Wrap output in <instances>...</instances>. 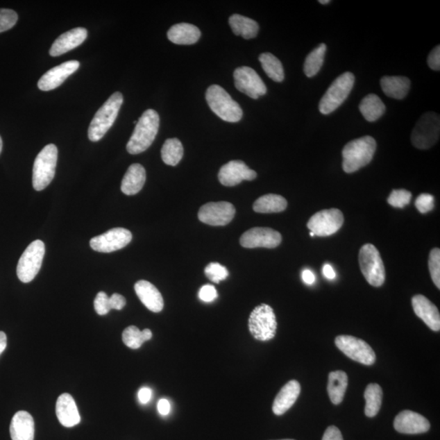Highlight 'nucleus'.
<instances>
[{
	"instance_id": "obj_2",
	"label": "nucleus",
	"mask_w": 440,
	"mask_h": 440,
	"mask_svg": "<svg viewBox=\"0 0 440 440\" xmlns=\"http://www.w3.org/2000/svg\"><path fill=\"white\" fill-rule=\"evenodd\" d=\"M376 140L366 135L346 144L343 149V169L354 173L367 166L376 152Z\"/></svg>"
},
{
	"instance_id": "obj_8",
	"label": "nucleus",
	"mask_w": 440,
	"mask_h": 440,
	"mask_svg": "<svg viewBox=\"0 0 440 440\" xmlns=\"http://www.w3.org/2000/svg\"><path fill=\"white\" fill-rule=\"evenodd\" d=\"M278 322L273 309L268 304H261L252 311L249 318V330L256 340L269 341L277 333Z\"/></svg>"
},
{
	"instance_id": "obj_35",
	"label": "nucleus",
	"mask_w": 440,
	"mask_h": 440,
	"mask_svg": "<svg viewBox=\"0 0 440 440\" xmlns=\"http://www.w3.org/2000/svg\"><path fill=\"white\" fill-rule=\"evenodd\" d=\"M259 59L266 76L277 83H280L284 81V68L278 58H276L273 54L265 53H262Z\"/></svg>"
},
{
	"instance_id": "obj_7",
	"label": "nucleus",
	"mask_w": 440,
	"mask_h": 440,
	"mask_svg": "<svg viewBox=\"0 0 440 440\" xmlns=\"http://www.w3.org/2000/svg\"><path fill=\"white\" fill-rule=\"evenodd\" d=\"M360 270L365 280L374 287H380L385 282V266L380 253L372 244H365L359 253Z\"/></svg>"
},
{
	"instance_id": "obj_28",
	"label": "nucleus",
	"mask_w": 440,
	"mask_h": 440,
	"mask_svg": "<svg viewBox=\"0 0 440 440\" xmlns=\"http://www.w3.org/2000/svg\"><path fill=\"white\" fill-rule=\"evenodd\" d=\"M411 83L404 76H385L381 79L382 91L393 99L402 100L408 95Z\"/></svg>"
},
{
	"instance_id": "obj_37",
	"label": "nucleus",
	"mask_w": 440,
	"mask_h": 440,
	"mask_svg": "<svg viewBox=\"0 0 440 440\" xmlns=\"http://www.w3.org/2000/svg\"><path fill=\"white\" fill-rule=\"evenodd\" d=\"M153 334L151 330L145 329L140 331L137 327L130 325L124 331L123 341L124 344L132 349H138L144 341L151 340Z\"/></svg>"
},
{
	"instance_id": "obj_31",
	"label": "nucleus",
	"mask_w": 440,
	"mask_h": 440,
	"mask_svg": "<svg viewBox=\"0 0 440 440\" xmlns=\"http://www.w3.org/2000/svg\"><path fill=\"white\" fill-rule=\"evenodd\" d=\"M287 205V201L282 196L266 194L255 201L253 209L257 213H278L284 212Z\"/></svg>"
},
{
	"instance_id": "obj_10",
	"label": "nucleus",
	"mask_w": 440,
	"mask_h": 440,
	"mask_svg": "<svg viewBox=\"0 0 440 440\" xmlns=\"http://www.w3.org/2000/svg\"><path fill=\"white\" fill-rule=\"evenodd\" d=\"M45 254L44 243L40 240L33 242L28 246L18 262L17 274L23 283H29L35 279L41 269Z\"/></svg>"
},
{
	"instance_id": "obj_6",
	"label": "nucleus",
	"mask_w": 440,
	"mask_h": 440,
	"mask_svg": "<svg viewBox=\"0 0 440 440\" xmlns=\"http://www.w3.org/2000/svg\"><path fill=\"white\" fill-rule=\"evenodd\" d=\"M354 83V74L350 72H346L337 78L321 98L319 104L321 113L327 115L338 109L350 95Z\"/></svg>"
},
{
	"instance_id": "obj_55",
	"label": "nucleus",
	"mask_w": 440,
	"mask_h": 440,
	"mask_svg": "<svg viewBox=\"0 0 440 440\" xmlns=\"http://www.w3.org/2000/svg\"><path fill=\"white\" fill-rule=\"evenodd\" d=\"M310 236H312V237H314V236H315V235H314V233H313V232H311V233H310Z\"/></svg>"
},
{
	"instance_id": "obj_33",
	"label": "nucleus",
	"mask_w": 440,
	"mask_h": 440,
	"mask_svg": "<svg viewBox=\"0 0 440 440\" xmlns=\"http://www.w3.org/2000/svg\"><path fill=\"white\" fill-rule=\"evenodd\" d=\"M365 405L364 414L369 418H373L380 410L382 402V390L380 386L376 383L368 385L364 391Z\"/></svg>"
},
{
	"instance_id": "obj_47",
	"label": "nucleus",
	"mask_w": 440,
	"mask_h": 440,
	"mask_svg": "<svg viewBox=\"0 0 440 440\" xmlns=\"http://www.w3.org/2000/svg\"><path fill=\"white\" fill-rule=\"evenodd\" d=\"M110 307L111 309H115V310H121L126 306V298L121 296L119 294H114L110 298Z\"/></svg>"
},
{
	"instance_id": "obj_16",
	"label": "nucleus",
	"mask_w": 440,
	"mask_h": 440,
	"mask_svg": "<svg viewBox=\"0 0 440 440\" xmlns=\"http://www.w3.org/2000/svg\"><path fill=\"white\" fill-rule=\"evenodd\" d=\"M282 237L278 231L269 228H253L243 233L240 243L242 246L254 248H268L273 249L282 243Z\"/></svg>"
},
{
	"instance_id": "obj_29",
	"label": "nucleus",
	"mask_w": 440,
	"mask_h": 440,
	"mask_svg": "<svg viewBox=\"0 0 440 440\" xmlns=\"http://www.w3.org/2000/svg\"><path fill=\"white\" fill-rule=\"evenodd\" d=\"M348 383V378L345 372L338 371L330 373L327 390L333 404L339 405L343 402Z\"/></svg>"
},
{
	"instance_id": "obj_13",
	"label": "nucleus",
	"mask_w": 440,
	"mask_h": 440,
	"mask_svg": "<svg viewBox=\"0 0 440 440\" xmlns=\"http://www.w3.org/2000/svg\"><path fill=\"white\" fill-rule=\"evenodd\" d=\"M133 240V234L124 228H112L110 230L93 237L90 246L93 251L111 253L123 249Z\"/></svg>"
},
{
	"instance_id": "obj_52",
	"label": "nucleus",
	"mask_w": 440,
	"mask_h": 440,
	"mask_svg": "<svg viewBox=\"0 0 440 440\" xmlns=\"http://www.w3.org/2000/svg\"><path fill=\"white\" fill-rule=\"evenodd\" d=\"M7 348V336L3 332L0 331V355L3 353V350Z\"/></svg>"
},
{
	"instance_id": "obj_41",
	"label": "nucleus",
	"mask_w": 440,
	"mask_h": 440,
	"mask_svg": "<svg viewBox=\"0 0 440 440\" xmlns=\"http://www.w3.org/2000/svg\"><path fill=\"white\" fill-rule=\"evenodd\" d=\"M18 15L8 8H0V33L6 32L17 24Z\"/></svg>"
},
{
	"instance_id": "obj_27",
	"label": "nucleus",
	"mask_w": 440,
	"mask_h": 440,
	"mask_svg": "<svg viewBox=\"0 0 440 440\" xmlns=\"http://www.w3.org/2000/svg\"><path fill=\"white\" fill-rule=\"evenodd\" d=\"M201 37V31L198 27L189 23H179L171 27L167 32V38L173 44L179 45H191L198 42Z\"/></svg>"
},
{
	"instance_id": "obj_56",
	"label": "nucleus",
	"mask_w": 440,
	"mask_h": 440,
	"mask_svg": "<svg viewBox=\"0 0 440 440\" xmlns=\"http://www.w3.org/2000/svg\"><path fill=\"white\" fill-rule=\"evenodd\" d=\"M282 440H294V439H282Z\"/></svg>"
},
{
	"instance_id": "obj_54",
	"label": "nucleus",
	"mask_w": 440,
	"mask_h": 440,
	"mask_svg": "<svg viewBox=\"0 0 440 440\" xmlns=\"http://www.w3.org/2000/svg\"><path fill=\"white\" fill-rule=\"evenodd\" d=\"M3 149V140L1 137H0V153H1Z\"/></svg>"
},
{
	"instance_id": "obj_50",
	"label": "nucleus",
	"mask_w": 440,
	"mask_h": 440,
	"mask_svg": "<svg viewBox=\"0 0 440 440\" xmlns=\"http://www.w3.org/2000/svg\"><path fill=\"white\" fill-rule=\"evenodd\" d=\"M302 278L304 282L307 285H312L315 282V275L310 270H304L302 273Z\"/></svg>"
},
{
	"instance_id": "obj_11",
	"label": "nucleus",
	"mask_w": 440,
	"mask_h": 440,
	"mask_svg": "<svg viewBox=\"0 0 440 440\" xmlns=\"http://www.w3.org/2000/svg\"><path fill=\"white\" fill-rule=\"evenodd\" d=\"M335 344L346 357L365 365L375 362L376 355L371 346L362 339L353 336L341 335L335 339Z\"/></svg>"
},
{
	"instance_id": "obj_45",
	"label": "nucleus",
	"mask_w": 440,
	"mask_h": 440,
	"mask_svg": "<svg viewBox=\"0 0 440 440\" xmlns=\"http://www.w3.org/2000/svg\"><path fill=\"white\" fill-rule=\"evenodd\" d=\"M428 67L435 70V71H439L440 69V46L438 45L435 46V48L432 50V53H430L428 56Z\"/></svg>"
},
{
	"instance_id": "obj_49",
	"label": "nucleus",
	"mask_w": 440,
	"mask_h": 440,
	"mask_svg": "<svg viewBox=\"0 0 440 440\" xmlns=\"http://www.w3.org/2000/svg\"><path fill=\"white\" fill-rule=\"evenodd\" d=\"M158 410L159 412V414L162 416H167L169 414L171 410L169 401L166 399H162L159 400L158 404Z\"/></svg>"
},
{
	"instance_id": "obj_3",
	"label": "nucleus",
	"mask_w": 440,
	"mask_h": 440,
	"mask_svg": "<svg viewBox=\"0 0 440 440\" xmlns=\"http://www.w3.org/2000/svg\"><path fill=\"white\" fill-rule=\"evenodd\" d=\"M123 103V94L115 92L96 112L88 128V138L91 142H99L105 137L114 125Z\"/></svg>"
},
{
	"instance_id": "obj_17",
	"label": "nucleus",
	"mask_w": 440,
	"mask_h": 440,
	"mask_svg": "<svg viewBox=\"0 0 440 440\" xmlns=\"http://www.w3.org/2000/svg\"><path fill=\"white\" fill-rule=\"evenodd\" d=\"M257 177V173L250 169L244 162L230 161L223 165L219 172V180L224 186L239 185L244 180L251 181Z\"/></svg>"
},
{
	"instance_id": "obj_21",
	"label": "nucleus",
	"mask_w": 440,
	"mask_h": 440,
	"mask_svg": "<svg viewBox=\"0 0 440 440\" xmlns=\"http://www.w3.org/2000/svg\"><path fill=\"white\" fill-rule=\"evenodd\" d=\"M412 305L415 314L423 320L430 329L434 331L440 330V315L437 306L430 302L427 297L415 296L412 298Z\"/></svg>"
},
{
	"instance_id": "obj_51",
	"label": "nucleus",
	"mask_w": 440,
	"mask_h": 440,
	"mask_svg": "<svg viewBox=\"0 0 440 440\" xmlns=\"http://www.w3.org/2000/svg\"><path fill=\"white\" fill-rule=\"evenodd\" d=\"M323 274H324L326 278L330 280H333L336 277L333 266L330 264H325V266H323Z\"/></svg>"
},
{
	"instance_id": "obj_1",
	"label": "nucleus",
	"mask_w": 440,
	"mask_h": 440,
	"mask_svg": "<svg viewBox=\"0 0 440 440\" xmlns=\"http://www.w3.org/2000/svg\"><path fill=\"white\" fill-rule=\"evenodd\" d=\"M159 124L160 118L157 111H145L135 124L133 134L126 144V151L130 154H139L147 151L157 137Z\"/></svg>"
},
{
	"instance_id": "obj_15",
	"label": "nucleus",
	"mask_w": 440,
	"mask_h": 440,
	"mask_svg": "<svg viewBox=\"0 0 440 440\" xmlns=\"http://www.w3.org/2000/svg\"><path fill=\"white\" fill-rule=\"evenodd\" d=\"M234 205L227 201L205 204L199 210L198 219L201 222L212 226H227L235 217Z\"/></svg>"
},
{
	"instance_id": "obj_18",
	"label": "nucleus",
	"mask_w": 440,
	"mask_h": 440,
	"mask_svg": "<svg viewBox=\"0 0 440 440\" xmlns=\"http://www.w3.org/2000/svg\"><path fill=\"white\" fill-rule=\"evenodd\" d=\"M79 65L78 60H69L53 67L46 72L38 82V87L41 91L48 92L58 88L71 76L77 71Z\"/></svg>"
},
{
	"instance_id": "obj_12",
	"label": "nucleus",
	"mask_w": 440,
	"mask_h": 440,
	"mask_svg": "<svg viewBox=\"0 0 440 440\" xmlns=\"http://www.w3.org/2000/svg\"><path fill=\"white\" fill-rule=\"evenodd\" d=\"M344 222V214L339 209L323 210L309 219L307 228L318 237H329L339 230Z\"/></svg>"
},
{
	"instance_id": "obj_23",
	"label": "nucleus",
	"mask_w": 440,
	"mask_h": 440,
	"mask_svg": "<svg viewBox=\"0 0 440 440\" xmlns=\"http://www.w3.org/2000/svg\"><path fill=\"white\" fill-rule=\"evenodd\" d=\"M135 291L139 301L153 312H160L164 307L163 298L159 290L147 280H139L135 285Z\"/></svg>"
},
{
	"instance_id": "obj_39",
	"label": "nucleus",
	"mask_w": 440,
	"mask_h": 440,
	"mask_svg": "<svg viewBox=\"0 0 440 440\" xmlns=\"http://www.w3.org/2000/svg\"><path fill=\"white\" fill-rule=\"evenodd\" d=\"M205 274L212 282L218 284L228 277V271L220 264L210 263L205 266Z\"/></svg>"
},
{
	"instance_id": "obj_4",
	"label": "nucleus",
	"mask_w": 440,
	"mask_h": 440,
	"mask_svg": "<svg viewBox=\"0 0 440 440\" xmlns=\"http://www.w3.org/2000/svg\"><path fill=\"white\" fill-rule=\"evenodd\" d=\"M205 99L215 115L228 123H237L243 115L242 108L230 95L219 85L210 86L205 93Z\"/></svg>"
},
{
	"instance_id": "obj_9",
	"label": "nucleus",
	"mask_w": 440,
	"mask_h": 440,
	"mask_svg": "<svg viewBox=\"0 0 440 440\" xmlns=\"http://www.w3.org/2000/svg\"><path fill=\"white\" fill-rule=\"evenodd\" d=\"M439 134V115L428 112L421 116L416 124L411 135L412 144L416 149H428L438 142Z\"/></svg>"
},
{
	"instance_id": "obj_5",
	"label": "nucleus",
	"mask_w": 440,
	"mask_h": 440,
	"mask_svg": "<svg viewBox=\"0 0 440 440\" xmlns=\"http://www.w3.org/2000/svg\"><path fill=\"white\" fill-rule=\"evenodd\" d=\"M58 158V148L53 144L46 145L36 157L33 167V187L36 191L44 190L54 179Z\"/></svg>"
},
{
	"instance_id": "obj_53",
	"label": "nucleus",
	"mask_w": 440,
	"mask_h": 440,
	"mask_svg": "<svg viewBox=\"0 0 440 440\" xmlns=\"http://www.w3.org/2000/svg\"><path fill=\"white\" fill-rule=\"evenodd\" d=\"M320 3L321 4H328L330 3V0H321V1H319Z\"/></svg>"
},
{
	"instance_id": "obj_34",
	"label": "nucleus",
	"mask_w": 440,
	"mask_h": 440,
	"mask_svg": "<svg viewBox=\"0 0 440 440\" xmlns=\"http://www.w3.org/2000/svg\"><path fill=\"white\" fill-rule=\"evenodd\" d=\"M326 51V45L321 44L307 55L303 67L304 73L307 77L312 78L319 73L324 64Z\"/></svg>"
},
{
	"instance_id": "obj_46",
	"label": "nucleus",
	"mask_w": 440,
	"mask_h": 440,
	"mask_svg": "<svg viewBox=\"0 0 440 440\" xmlns=\"http://www.w3.org/2000/svg\"><path fill=\"white\" fill-rule=\"evenodd\" d=\"M322 440H344V438L339 429L331 425L326 429Z\"/></svg>"
},
{
	"instance_id": "obj_19",
	"label": "nucleus",
	"mask_w": 440,
	"mask_h": 440,
	"mask_svg": "<svg viewBox=\"0 0 440 440\" xmlns=\"http://www.w3.org/2000/svg\"><path fill=\"white\" fill-rule=\"evenodd\" d=\"M394 428L398 432L415 434L428 432L430 424L423 416L413 411L405 410L396 416Z\"/></svg>"
},
{
	"instance_id": "obj_36",
	"label": "nucleus",
	"mask_w": 440,
	"mask_h": 440,
	"mask_svg": "<svg viewBox=\"0 0 440 440\" xmlns=\"http://www.w3.org/2000/svg\"><path fill=\"white\" fill-rule=\"evenodd\" d=\"M162 158L167 165L175 167L184 155V148L179 139H168L162 148Z\"/></svg>"
},
{
	"instance_id": "obj_20",
	"label": "nucleus",
	"mask_w": 440,
	"mask_h": 440,
	"mask_svg": "<svg viewBox=\"0 0 440 440\" xmlns=\"http://www.w3.org/2000/svg\"><path fill=\"white\" fill-rule=\"evenodd\" d=\"M87 37L85 28L78 27L60 35L51 45L49 54L51 57H58L81 46Z\"/></svg>"
},
{
	"instance_id": "obj_42",
	"label": "nucleus",
	"mask_w": 440,
	"mask_h": 440,
	"mask_svg": "<svg viewBox=\"0 0 440 440\" xmlns=\"http://www.w3.org/2000/svg\"><path fill=\"white\" fill-rule=\"evenodd\" d=\"M415 205L421 214L432 212L434 208V196L429 194H421L416 198Z\"/></svg>"
},
{
	"instance_id": "obj_24",
	"label": "nucleus",
	"mask_w": 440,
	"mask_h": 440,
	"mask_svg": "<svg viewBox=\"0 0 440 440\" xmlns=\"http://www.w3.org/2000/svg\"><path fill=\"white\" fill-rule=\"evenodd\" d=\"M301 384L296 380H291L285 384L275 398L273 411L276 415L280 416L291 408L301 395Z\"/></svg>"
},
{
	"instance_id": "obj_32",
	"label": "nucleus",
	"mask_w": 440,
	"mask_h": 440,
	"mask_svg": "<svg viewBox=\"0 0 440 440\" xmlns=\"http://www.w3.org/2000/svg\"><path fill=\"white\" fill-rule=\"evenodd\" d=\"M359 109L364 118L368 121H375L385 113L386 106L375 94H369L360 102Z\"/></svg>"
},
{
	"instance_id": "obj_25",
	"label": "nucleus",
	"mask_w": 440,
	"mask_h": 440,
	"mask_svg": "<svg viewBox=\"0 0 440 440\" xmlns=\"http://www.w3.org/2000/svg\"><path fill=\"white\" fill-rule=\"evenodd\" d=\"M12 440H34L35 421L26 411H19L13 416L10 425Z\"/></svg>"
},
{
	"instance_id": "obj_22",
	"label": "nucleus",
	"mask_w": 440,
	"mask_h": 440,
	"mask_svg": "<svg viewBox=\"0 0 440 440\" xmlns=\"http://www.w3.org/2000/svg\"><path fill=\"white\" fill-rule=\"evenodd\" d=\"M56 413L60 423L65 428H73L81 423V418L76 403L67 393L59 396L56 405Z\"/></svg>"
},
{
	"instance_id": "obj_40",
	"label": "nucleus",
	"mask_w": 440,
	"mask_h": 440,
	"mask_svg": "<svg viewBox=\"0 0 440 440\" xmlns=\"http://www.w3.org/2000/svg\"><path fill=\"white\" fill-rule=\"evenodd\" d=\"M412 194L405 189H395L391 192L387 203L396 208H404L410 203Z\"/></svg>"
},
{
	"instance_id": "obj_43",
	"label": "nucleus",
	"mask_w": 440,
	"mask_h": 440,
	"mask_svg": "<svg viewBox=\"0 0 440 440\" xmlns=\"http://www.w3.org/2000/svg\"><path fill=\"white\" fill-rule=\"evenodd\" d=\"M94 308L98 315L105 316L111 310L110 297L105 292H99L94 301Z\"/></svg>"
},
{
	"instance_id": "obj_48",
	"label": "nucleus",
	"mask_w": 440,
	"mask_h": 440,
	"mask_svg": "<svg viewBox=\"0 0 440 440\" xmlns=\"http://www.w3.org/2000/svg\"><path fill=\"white\" fill-rule=\"evenodd\" d=\"M139 400L142 404H147L152 397V391L148 387H143L138 393Z\"/></svg>"
},
{
	"instance_id": "obj_26",
	"label": "nucleus",
	"mask_w": 440,
	"mask_h": 440,
	"mask_svg": "<svg viewBox=\"0 0 440 440\" xmlns=\"http://www.w3.org/2000/svg\"><path fill=\"white\" fill-rule=\"evenodd\" d=\"M146 180V171L140 164L135 163L130 166L121 181V190L126 195L132 196L139 193L143 189Z\"/></svg>"
},
{
	"instance_id": "obj_44",
	"label": "nucleus",
	"mask_w": 440,
	"mask_h": 440,
	"mask_svg": "<svg viewBox=\"0 0 440 440\" xmlns=\"http://www.w3.org/2000/svg\"><path fill=\"white\" fill-rule=\"evenodd\" d=\"M218 297L217 289L212 285H205L201 288L199 298L201 301L205 303L213 302Z\"/></svg>"
},
{
	"instance_id": "obj_14",
	"label": "nucleus",
	"mask_w": 440,
	"mask_h": 440,
	"mask_svg": "<svg viewBox=\"0 0 440 440\" xmlns=\"http://www.w3.org/2000/svg\"><path fill=\"white\" fill-rule=\"evenodd\" d=\"M235 87L252 99H259L266 93L265 83L255 69L242 67L236 69L233 74Z\"/></svg>"
},
{
	"instance_id": "obj_38",
	"label": "nucleus",
	"mask_w": 440,
	"mask_h": 440,
	"mask_svg": "<svg viewBox=\"0 0 440 440\" xmlns=\"http://www.w3.org/2000/svg\"><path fill=\"white\" fill-rule=\"evenodd\" d=\"M428 264L433 282L438 289H440V250L439 248H434L430 251Z\"/></svg>"
},
{
	"instance_id": "obj_30",
	"label": "nucleus",
	"mask_w": 440,
	"mask_h": 440,
	"mask_svg": "<svg viewBox=\"0 0 440 440\" xmlns=\"http://www.w3.org/2000/svg\"><path fill=\"white\" fill-rule=\"evenodd\" d=\"M229 25L234 34L241 35L246 40L255 38L260 31L258 23L238 14H234L229 18Z\"/></svg>"
}]
</instances>
